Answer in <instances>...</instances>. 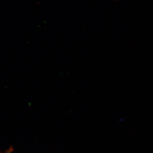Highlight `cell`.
I'll return each mask as SVG.
<instances>
[{"label": "cell", "mask_w": 153, "mask_h": 153, "mask_svg": "<svg viewBox=\"0 0 153 153\" xmlns=\"http://www.w3.org/2000/svg\"><path fill=\"white\" fill-rule=\"evenodd\" d=\"M12 153V151L11 150H8L5 153Z\"/></svg>", "instance_id": "6da1fadb"}]
</instances>
